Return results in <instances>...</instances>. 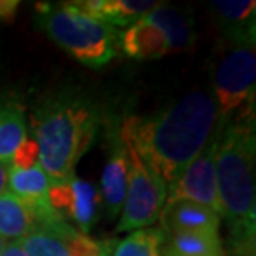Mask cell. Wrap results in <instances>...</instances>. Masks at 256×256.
I'll use <instances>...</instances> for the list:
<instances>
[{
    "instance_id": "17",
    "label": "cell",
    "mask_w": 256,
    "mask_h": 256,
    "mask_svg": "<svg viewBox=\"0 0 256 256\" xmlns=\"http://www.w3.org/2000/svg\"><path fill=\"white\" fill-rule=\"evenodd\" d=\"M50 186H52V183H50L47 173L38 165V162H35L28 166H8L7 192L25 203H48Z\"/></svg>"
},
{
    "instance_id": "8",
    "label": "cell",
    "mask_w": 256,
    "mask_h": 256,
    "mask_svg": "<svg viewBox=\"0 0 256 256\" xmlns=\"http://www.w3.org/2000/svg\"><path fill=\"white\" fill-rule=\"evenodd\" d=\"M48 203L62 214L64 220L68 218L76 226V232L82 234L90 232L104 206L96 186L76 176L64 185L50 186Z\"/></svg>"
},
{
    "instance_id": "20",
    "label": "cell",
    "mask_w": 256,
    "mask_h": 256,
    "mask_svg": "<svg viewBox=\"0 0 256 256\" xmlns=\"http://www.w3.org/2000/svg\"><path fill=\"white\" fill-rule=\"evenodd\" d=\"M165 233L160 228L136 230L115 244L112 256H162V243Z\"/></svg>"
},
{
    "instance_id": "23",
    "label": "cell",
    "mask_w": 256,
    "mask_h": 256,
    "mask_svg": "<svg viewBox=\"0 0 256 256\" xmlns=\"http://www.w3.org/2000/svg\"><path fill=\"white\" fill-rule=\"evenodd\" d=\"M8 166L10 163L0 162V196L7 193V182H8Z\"/></svg>"
},
{
    "instance_id": "11",
    "label": "cell",
    "mask_w": 256,
    "mask_h": 256,
    "mask_svg": "<svg viewBox=\"0 0 256 256\" xmlns=\"http://www.w3.org/2000/svg\"><path fill=\"white\" fill-rule=\"evenodd\" d=\"M210 8L230 44H254V0H213Z\"/></svg>"
},
{
    "instance_id": "18",
    "label": "cell",
    "mask_w": 256,
    "mask_h": 256,
    "mask_svg": "<svg viewBox=\"0 0 256 256\" xmlns=\"http://www.w3.org/2000/svg\"><path fill=\"white\" fill-rule=\"evenodd\" d=\"M162 256H226L220 234L173 233L165 234Z\"/></svg>"
},
{
    "instance_id": "13",
    "label": "cell",
    "mask_w": 256,
    "mask_h": 256,
    "mask_svg": "<svg viewBox=\"0 0 256 256\" xmlns=\"http://www.w3.org/2000/svg\"><path fill=\"white\" fill-rule=\"evenodd\" d=\"M128 183V155L126 148L118 140L112 148L108 160L102 173V203L110 216H116L124 208Z\"/></svg>"
},
{
    "instance_id": "2",
    "label": "cell",
    "mask_w": 256,
    "mask_h": 256,
    "mask_svg": "<svg viewBox=\"0 0 256 256\" xmlns=\"http://www.w3.org/2000/svg\"><path fill=\"white\" fill-rule=\"evenodd\" d=\"M254 114L242 115L220 130L216 183L223 218L236 256H254L256 232Z\"/></svg>"
},
{
    "instance_id": "15",
    "label": "cell",
    "mask_w": 256,
    "mask_h": 256,
    "mask_svg": "<svg viewBox=\"0 0 256 256\" xmlns=\"http://www.w3.org/2000/svg\"><path fill=\"white\" fill-rule=\"evenodd\" d=\"M122 48L135 60H156L170 54L165 35L146 17L122 32Z\"/></svg>"
},
{
    "instance_id": "12",
    "label": "cell",
    "mask_w": 256,
    "mask_h": 256,
    "mask_svg": "<svg viewBox=\"0 0 256 256\" xmlns=\"http://www.w3.org/2000/svg\"><path fill=\"white\" fill-rule=\"evenodd\" d=\"M78 232L64 218L44 223L18 240L25 256H72Z\"/></svg>"
},
{
    "instance_id": "24",
    "label": "cell",
    "mask_w": 256,
    "mask_h": 256,
    "mask_svg": "<svg viewBox=\"0 0 256 256\" xmlns=\"http://www.w3.org/2000/svg\"><path fill=\"white\" fill-rule=\"evenodd\" d=\"M0 256H25V253H24V250H22V246H20V243L17 240V242L5 244L4 252L0 253Z\"/></svg>"
},
{
    "instance_id": "9",
    "label": "cell",
    "mask_w": 256,
    "mask_h": 256,
    "mask_svg": "<svg viewBox=\"0 0 256 256\" xmlns=\"http://www.w3.org/2000/svg\"><path fill=\"white\" fill-rule=\"evenodd\" d=\"M60 218L64 216L50 203L30 204L8 192L0 196V236L5 240L17 242L38 224L57 222Z\"/></svg>"
},
{
    "instance_id": "7",
    "label": "cell",
    "mask_w": 256,
    "mask_h": 256,
    "mask_svg": "<svg viewBox=\"0 0 256 256\" xmlns=\"http://www.w3.org/2000/svg\"><path fill=\"white\" fill-rule=\"evenodd\" d=\"M220 130L214 128L213 136L210 138L198 156L186 166V170L170 183L166 192V202H193L213 210L220 218L223 216L222 202H220L218 183H216V148H218Z\"/></svg>"
},
{
    "instance_id": "5",
    "label": "cell",
    "mask_w": 256,
    "mask_h": 256,
    "mask_svg": "<svg viewBox=\"0 0 256 256\" xmlns=\"http://www.w3.org/2000/svg\"><path fill=\"white\" fill-rule=\"evenodd\" d=\"M256 52L254 44H230L213 72V98L222 130L242 115L254 114Z\"/></svg>"
},
{
    "instance_id": "22",
    "label": "cell",
    "mask_w": 256,
    "mask_h": 256,
    "mask_svg": "<svg viewBox=\"0 0 256 256\" xmlns=\"http://www.w3.org/2000/svg\"><path fill=\"white\" fill-rule=\"evenodd\" d=\"M18 2L17 0H0V18H12L17 12Z\"/></svg>"
},
{
    "instance_id": "10",
    "label": "cell",
    "mask_w": 256,
    "mask_h": 256,
    "mask_svg": "<svg viewBox=\"0 0 256 256\" xmlns=\"http://www.w3.org/2000/svg\"><path fill=\"white\" fill-rule=\"evenodd\" d=\"M162 232L173 233H203L220 234L222 218L213 210L193 202H175L163 206L160 213Z\"/></svg>"
},
{
    "instance_id": "6",
    "label": "cell",
    "mask_w": 256,
    "mask_h": 256,
    "mask_svg": "<svg viewBox=\"0 0 256 256\" xmlns=\"http://www.w3.org/2000/svg\"><path fill=\"white\" fill-rule=\"evenodd\" d=\"M124 143V142H122ZM128 155V183L122 218L116 232H133L150 226L160 218L166 202L168 185L140 160L136 152L124 143Z\"/></svg>"
},
{
    "instance_id": "16",
    "label": "cell",
    "mask_w": 256,
    "mask_h": 256,
    "mask_svg": "<svg viewBox=\"0 0 256 256\" xmlns=\"http://www.w3.org/2000/svg\"><path fill=\"white\" fill-rule=\"evenodd\" d=\"M76 5L92 17L110 25H133L158 5L148 0H85Z\"/></svg>"
},
{
    "instance_id": "3",
    "label": "cell",
    "mask_w": 256,
    "mask_h": 256,
    "mask_svg": "<svg viewBox=\"0 0 256 256\" xmlns=\"http://www.w3.org/2000/svg\"><path fill=\"white\" fill-rule=\"evenodd\" d=\"M37 160L52 185L75 178V165L94 145L100 126V112L90 100L54 96L32 114Z\"/></svg>"
},
{
    "instance_id": "14",
    "label": "cell",
    "mask_w": 256,
    "mask_h": 256,
    "mask_svg": "<svg viewBox=\"0 0 256 256\" xmlns=\"http://www.w3.org/2000/svg\"><path fill=\"white\" fill-rule=\"evenodd\" d=\"M145 17L162 30L166 38L170 54L192 50L196 40L193 22L185 10L172 7V5L158 4Z\"/></svg>"
},
{
    "instance_id": "1",
    "label": "cell",
    "mask_w": 256,
    "mask_h": 256,
    "mask_svg": "<svg viewBox=\"0 0 256 256\" xmlns=\"http://www.w3.org/2000/svg\"><path fill=\"white\" fill-rule=\"evenodd\" d=\"M218 124L212 92L192 90L148 116H125L120 140L170 185L198 156Z\"/></svg>"
},
{
    "instance_id": "25",
    "label": "cell",
    "mask_w": 256,
    "mask_h": 256,
    "mask_svg": "<svg viewBox=\"0 0 256 256\" xmlns=\"http://www.w3.org/2000/svg\"><path fill=\"white\" fill-rule=\"evenodd\" d=\"M5 244H7V240H5L4 236H0V253H2V252H4Z\"/></svg>"
},
{
    "instance_id": "4",
    "label": "cell",
    "mask_w": 256,
    "mask_h": 256,
    "mask_svg": "<svg viewBox=\"0 0 256 256\" xmlns=\"http://www.w3.org/2000/svg\"><path fill=\"white\" fill-rule=\"evenodd\" d=\"M42 27L65 52L92 68H100L118 55L122 32L84 12L76 2L37 5Z\"/></svg>"
},
{
    "instance_id": "21",
    "label": "cell",
    "mask_w": 256,
    "mask_h": 256,
    "mask_svg": "<svg viewBox=\"0 0 256 256\" xmlns=\"http://www.w3.org/2000/svg\"><path fill=\"white\" fill-rule=\"evenodd\" d=\"M112 242H95L86 234L78 233L72 248V256H112Z\"/></svg>"
},
{
    "instance_id": "19",
    "label": "cell",
    "mask_w": 256,
    "mask_h": 256,
    "mask_svg": "<svg viewBox=\"0 0 256 256\" xmlns=\"http://www.w3.org/2000/svg\"><path fill=\"white\" fill-rule=\"evenodd\" d=\"M27 140L24 106L18 102H0V162L10 163L20 145Z\"/></svg>"
}]
</instances>
